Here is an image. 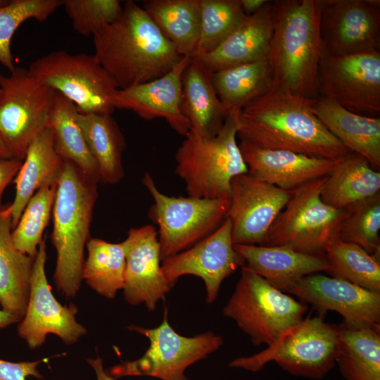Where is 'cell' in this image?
<instances>
[{
    "label": "cell",
    "mask_w": 380,
    "mask_h": 380,
    "mask_svg": "<svg viewBox=\"0 0 380 380\" xmlns=\"http://www.w3.org/2000/svg\"><path fill=\"white\" fill-rule=\"evenodd\" d=\"M316 99L272 89L241 110L237 136L262 148L339 159L350 151L311 111Z\"/></svg>",
    "instance_id": "1"
},
{
    "label": "cell",
    "mask_w": 380,
    "mask_h": 380,
    "mask_svg": "<svg viewBox=\"0 0 380 380\" xmlns=\"http://www.w3.org/2000/svg\"><path fill=\"white\" fill-rule=\"evenodd\" d=\"M92 37L94 56L119 89L164 75L183 57L133 1H126L120 16Z\"/></svg>",
    "instance_id": "2"
},
{
    "label": "cell",
    "mask_w": 380,
    "mask_h": 380,
    "mask_svg": "<svg viewBox=\"0 0 380 380\" xmlns=\"http://www.w3.org/2000/svg\"><path fill=\"white\" fill-rule=\"evenodd\" d=\"M273 32L268 58L272 89L317 99V74L324 51L319 0L272 1Z\"/></svg>",
    "instance_id": "3"
},
{
    "label": "cell",
    "mask_w": 380,
    "mask_h": 380,
    "mask_svg": "<svg viewBox=\"0 0 380 380\" xmlns=\"http://www.w3.org/2000/svg\"><path fill=\"white\" fill-rule=\"evenodd\" d=\"M97 182L65 160L53 206L51 242L57 258L53 280L66 298L77 293L82 279L84 248L89 238Z\"/></svg>",
    "instance_id": "4"
},
{
    "label": "cell",
    "mask_w": 380,
    "mask_h": 380,
    "mask_svg": "<svg viewBox=\"0 0 380 380\" xmlns=\"http://www.w3.org/2000/svg\"><path fill=\"white\" fill-rule=\"evenodd\" d=\"M239 113L229 114L212 137L190 130L177 148L175 173L185 182L188 196L229 199L233 178L248 173L236 142Z\"/></svg>",
    "instance_id": "5"
},
{
    "label": "cell",
    "mask_w": 380,
    "mask_h": 380,
    "mask_svg": "<svg viewBox=\"0 0 380 380\" xmlns=\"http://www.w3.org/2000/svg\"><path fill=\"white\" fill-rule=\"evenodd\" d=\"M338 347L337 325L319 315L303 318L265 350L236 358L229 366L256 372L274 362L292 375L320 379L336 365Z\"/></svg>",
    "instance_id": "6"
},
{
    "label": "cell",
    "mask_w": 380,
    "mask_h": 380,
    "mask_svg": "<svg viewBox=\"0 0 380 380\" xmlns=\"http://www.w3.org/2000/svg\"><path fill=\"white\" fill-rule=\"evenodd\" d=\"M241 269L223 315L233 319L253 345L270 346L303 319L308 307L246 265Z\"/></svg>",
    "instance_id": "7"
},
{
    "label": "cell",
    "mask_w": 380,
    "mask_h": 380,
    "mask_svg": "<svg viewBox=\"0 0 380 380\" xmlns=\"http://www.w3.org/2000/svg\"><path fill=\"white\" fill-rule=\"evenodd\" d=\"M322 177L293 190L284 209L271 226L263 246H284L296 251L324 255L338 239L346 210L334 208L321 199Z\"/></svg>",
    "instance_id": "8"
},
{
    "label": "cell",
    "mask_w": 380,
    "mask_h": 380,
    "mask_svg": "<svg viewBox=\"0 0 380 380\" xmlns=\"http://www.w3.org/2000/svg\"><path fill=\"white\" fill-rule=\"evenodd\" d=\"M128 329L146 336L149 346L139 359L122 362L106 370L115 379L146 376L160 380H189L185 374L186 369L217 350L224 343L223 338L212 331L191 337L179 334L169 323L167 308L158 327L148 329L130 325Z\"/></svg>",
    "instance_id": "9"
},
{
    "label": "cell",
    "mask_w": 380,
    "mask_h": 380,
    "mask_svg": "<svg viewBox=\"0 0 380 380\" xmlns=\"http://www.w3.org/2000/svg\"><path fill=\"white\" fill-rule=\"evenodd\" d=\"M39 81L72 101L82 113L112 114L118 87L94 54L60 50L28 68Z\"/></svg>",
    "instance_id": "10"
},
{
    "label": "cell",
    "mask_w": 380,
    "mask_h": 380,
    "mask_svg": "<svg viewBox=\"0 0 380 380\" xmlns=\"http://www.w3.org/2000/svg\"><path fill=\"white\" fill-rule=\"evenodd\" d=\"M142 182L154 201L149 217L158 227L162 260L203 240L226 218L229 198L168 196L158 190L148 172Z\"/></svg>",
    "instance_id": "11"
},
{
    "label": "cell",
    "mask_w": 380,
    "mask_h": 380,
    "mask_svg": "<svg viewBox=\"0 0 380 380\" xmlns=\"http://www.w3.org/2000/svg\"><path fill=\"white\" fill-rule=\"evenodd\" d=\"M0 134L14 158L23 160L28 146L47 126L55 91L28 69L0 74Z\"/></svg>",
    "instance_id": "12"
},
{
    "label": "cell",
    "mask_w": 380,
    "mask_h": 380,
    "mask_svg": "<svg viewBox=\"0 0 380 380\" xmlns=\"http://www.w3.org/2000/svg\"><path fill=\"white\" fill-rule=\"evenodd\" d=\"M318 97L355 113H380V50L338 54L324 49L317 74Z\"/></svg>",
    "instance_id": "13"
},
{
    "label": "cell",
    "mask_w": 380,
    "mask_h": 380,
    "mask_svg": "<svg viewBox=\"0 0 380 380\" xmlns=\"http://www.w3.org/2000/svg\"><path fill=\"white\" fill-rule=\"evenodd\" d=\"M46 259L44 238L34 259L26 312L18 327L19 336L31 349L41 346L49 334L68 345L75 343L87 334L76 319L77 307L63 305L53 295L45 273Z\"/></svg>",
    "instance_id": "14"
},
{
    "label": "cell",
    "mask_w": 380,
    "mask_h": 380,
    "mask_svg": "<svg viewBox=\"0 0 380 380\" xmlns=\"http://www.w3.org/2000/svg\"><path fill=\"white\" fill-rule=\"evenodd\" d=\"M232 224L225 218L209 236L191 248L169 256L161 261L165 277L170 287L184 275H194L203 279L206 303H213L222 281L238 268L246 265L243 258L234 249Z\"/></svg>",
    "instance_id": "15"
},
{
    "label": "cell",
    "mask_w": 380,
    "mask_h": 380,
    "mask_svg": "<svg viewBox=\"0 0 380 380\" xmlns=\"http://www.w3.org/2000/svg\"><path fill=\"white\" fill-rule=\"evenodd\" d=\"M292 193L248 173L233 178L226 218L232 224L234 244L264 245L271 226Z\"/></svg>",
    "instance_id": "16"
},
{
    "label": "cell",
    "mask_w": 380,
    "mask_h": 380,
    "mask_svg": "<svg viewBox=\"0 0 380 380\" xmlns=\"http://www.w3.org/2000/svg\"><path fill=\"white\" fill-rule=\"evenodd\" d=\"M324 49L338 54L380 50L379 0H319Z\"/></svg>",
    "instance_id": "17"
},
{
    "label": "cell",
    "mask_w": 380,
    "mask_h": 380,
    "mask_svg": "<svg viewBox=\"0 0 380 380\" xmlns=\"http://www.w3.org/2000/svg\"><path fill=\"white\" fill-rule=\"evenodd\" d=\"M281 291L310 303L322 314L328 310L337 312L347 327H380V293L315 273L300 278Z\"/></svg>",
    "instance_id": "18"
},
{
    "label": "cell",
    "mask_w": 380,
    "mask_h": 380,
    "mask_svg": "<svg viewBox=\"0 0 380 380\" xmlns=\"http://www.w3.org/2000/svg\"><path fill=\"white\" fill-rule=\"evenodd\" d=\"M122 243L126 258L125 299L132 305L143 303L149 311L155 310L171 289L161 267L158 231L151 224L132 228Z\"/></svg>",
    "instance_id": "19"
},
{
    "label": "cell",
    "mask_w": 380,
    "mask_h": 380,
    "mask_svg": "<svg viewBox=\"0 0 380 380\" xmlns=\"http://www.w3.org/2000/svg\"><path fill=\"white\" fill-rule=\"evenodd\" d=\"M190 60L191 57L183 56L164 75L118 89L114 99L115 108L131 110L144 120L163 118L177 133L186 137L191 125L180 108L182 78Z\"/></svg>",
    "instance_id": "20"
},
{
    "label": "cell",
    "mask_w": 380,
    "mask_h": 380,
    "mask_svg": "<svg viewBox=\"0 0 380 380\" xmlns=\"http://www.w3.org/2000/svg\"><path fill=\"white\" fill-rule=\"evenodd\" d=\"M239 146L249 175L287 191L327 176L338 160L262 148L244 141Z\"/></svg>",
    "instance_id": "21"
},
{
    "label": "cell",
    "mask_w": 380,
    "mask_h": 380,
    "mask_svg": "<svg viewBox=\"0 0 380 380\" xmlns=\"http://www.w3.org/2000/svg\"><path fill=\"white\" fill-rule=\"evenodd\" d=\"M273 32L272 1L247 15L213 51L191 57L210 72L268 57Z\"/></svg>",
    "instance_id": "22"
},
{
    "label": "cell",
    "mask_w": 380,
    "mask_h": 380,
    "mask_svg": "<svg viewBox=\"0 0 380 380\" xmlns=\"http://www.w3.org/2000/svg\"><path fill=\"white\" fill-rule=\"evenodd\" d=\"M312 113L350 152L380 168V118L360 115L336 102L318 97L311 106Z\"/></svg>",
    "instance_id": "23"
},
{
    "label": "cell",
    "mask_w": 380,
    "mask_h": 380,
    "mask_svg": "<svg viewBox=\"0 0 380 380\" xmlns=\"http://www.w3.org/2000/svg\"><path fill=\"white\" fill-rule=\"evenodd\" d=\"M246 266L279 290L300 278L327 272L324 255L303 253L284 246L234 244Z\"/></svg>",
    "instance_id": "24"
},
{
    "label": "cell",
    "mask_w": 380,
    "mask_h": 380,
    "mask_svg": "<svg viewBox=\"0 0 380 380\" xmlns=\"http://www.w3.org/2000/svg\"><path fill=\"white\" fill-rule=\"evenodd\" d=\"M10 205L0 209V305L17 322L25 314L34 259L18 251L11 238Z\"/></svg>",
    "instance_id": "25"
},
{
    "label": "cell",
    "mask_w": 380,
    "mask_h": 380,
    "mask_svg": "<svg viewBox=\"0 0 380 380\" xmlns=\"http://www.w3.org/2000/svg\"><path fill=\"white\" fill-rule=\"evenodd\" d=\"M57 152L51 129L46 127L31 141L15 177V195L10 204L12 229L30 198L45 185L57 184L64 164Z\"/></svg>",
    "instance_id": "26"
},
{
    "label": "cell",
    "mask_w": 380,
    "mask_h": 380,
    "mask_svg": "<svg viewBox=\"0 0 380 380\" xmlns=\"http://www.w3.org/2000/svg\"><path fill=\"white\" fill-rule=\"evenodd\" d=\"M211 74L191 58L182 78L181 111L190 122V130L205 138L215 136L228 115L214 89Z\"/></svg>",
    "instance_id": "27"
},
{
    "label": "cell",
    "mask_w": 380,
    "mask_h": 380,
    "mask_svg": "<svg viewBox=\"0 0 380 380\" xmlns=\"http://www.w3.org/2000/svg\"><path fill=\"white\" fill-rule=\"evenodd\" d=\"M379 192V171L363 156L350 152L327 175L320 196L324 203L343 209Z\"/></svg>",
    "instance_id": "28"
},
{
    "label": "cell",
    "mask_w": 380,
    "mask_h": 380,
    "mask_svg": "<svg viewBox=\"0 0 380 380\" xmlns=\"http://www.w3.org/2000/svg\"><path fill=\"white\" fill-rule=\"evenodd\" d=\"M211 80L229 115L241 111L252 101L270 92L273 86V72L267 57L213 72Z\"/></svg>",
    "instance_id": "29"
},
{
    "label": "cell",
    "mask_w": 380,
    "mask_h": 380,
    "mask_svg": "<svg viewBox=\"0 0 380 380\" xmlns=\"http://www.w3.org/2000/svg\"><path fill=\"white\" fill-rule=\"evenodd\" d=\"M77 120L97 164L100 182L118 184L124 177L122 156L126 141L116 121L110 114L82 113Z\"/></svg>",
    "instance_id": "30"
},
{
    "label": "cell",
    "mask_w": 380,
    "mask_h": 380,
    "mask_svg": "<svg viewBox=\"0 0 380 380\" xmlns=\"http://www.w3.org/2000/svg\"><path fill=\"white\" fill-rule=\"evenodd\" d=\"M142 7L179 56L194 55L201 32L200 0H149Z\"/></svg>",
    "instance_id": "31"
},
{
    "label": "cell",
    "mask_w": 380,
    "mask_h": 380,
    "mask_svg": "<svg viewBox=\"0 0 380 380\" xmlns=\"http://www.w3.org/2000/svg\"><path fill=\"white\" fill-rule=\"evenodd\" d=\"M336 358L346 380H380V327L352 328L337 325Z\"/></svg>",
    "instance_id": "32"
},
{
    "label": "cell",
    "mask_w": 380,
    "mask_h": 380,
    "mask_svg": "<svg viewBox=\"0 0 380 380\" xmlns=\"http://www.w3.org/2000/svg\"><path fill=\"white\" fill-rule=\"evenodd\" d=\"M78 113L72 101L55 91L46 127L51 129L55 148L63 159L72 163L98 183L100 182L99 168L77 123Z\"/></svg>",
    "instance_id": "33"
},
{
    "label": "cell",
    "mask_w": 380,
    "mask_h": 380,
    "mask_svg": "<svg viewBox=\"0 0 380 380\" xmlns=\"http://www.w3.org/2000/svg\"><path fill=\"white\" fill-rule=\"evenodd\" d=\"M82 279L98 294L113 299L123 289L126 258L122 242L114 243L90 239L87 243Z\"/></svg>",
    "instance_id": "34"
},
{
    "label": "cell",
    "mask_w": 380,
    "mask_h": 380,
    "mask_svg": "<svg viewBox=\"0 0 380 380\" xmlns=\"http://www.w3.org/2000/svg\"><path fill=\"white\" fill-rule=\"evenodd\" d=\"M324 256L333 277L341 279L370 291L380 293V262L358 246L336 240Z\"/></svg>",
    "instance_id": "35"
},
{
    "label": "cell",
    "mask_w": 380,
    "mask_h": 380,
    "mask_svg": "<svg viewBox=\"0 0 380 380\" xmlns=\"http://www.w3.org/2000/svg\"><path fill=\"white\" fill-rule=\"evenodd\" d=\"M57 184L45 185L30 198L20 220L12 229L14 247L34 258L42 241L43 232L49 224L53 210Z\"/></svg>",
    "instance_id": "36"
},
{
    "label": "cell",
    "mask_w": 380,
    "mask_h": 380,
    "mask_svg": "<svg viewBox=\"0 0 380 380\" xmlns=\"http://www.w3.org/2000/svg\"><path fill=\"white\" fill-rule=\"evenodd\" d=\"M201 32L194 55L219 46L245 20L239 0H200Z\"/></svg>",
    "instance_id": "37"
},
{
    "label": "cell",
    "mask_w": 380,
    "mask_h": 380,
    "mask_svg": "<svg viewBox=\"0 0 380 380\" xmlns=\"http://www.w3.org/2000/svg\"><path fill=\"white\" fill-rule=\"evenodd\" d=\"M338 239L380 258V192L345 208Z\"/></svg>",
    "instance_id": "38"
},
{
    "label": "cell",
    "mask_w": 380,
    "mask_h": 380,
    "mask_svg": "<svg viewBox=\"0 0 380 380\" xmlns=\"http://www.w3.org/2000/svg\"><path fill=\"white\" fill-rule=\"evenodd\" d=\"M61 0H13L0 8V63L10 72L15 68L11 51L18 27L29 19L45 21L59 7Z\"/></svg>",
    "instance_id": "39"
},
{
    "label": "cell",
    "mask_w": 380,
    "mask_h": 380,
    "mask_svg": "<svg viewBox=\"0 0 380 380\" xmlns=\"http://www.w3.org/2000/svg\"><path fill=\"white\" fill-rule=\"evenodd\" d=\"M63 6L73 29L85 37L117 20L123 10L118 0H65Z\"/></svg>",
    "instance_id": "40"
},
{
    "label": "cell",
    "mask_w": 380,
    "mask_h": 380,
    "mask_svg": "<svg viewBox=\"0 0 380 380\" xmlns=\"http://www.w3.org/2000/svg\"><path fill=\"white\" fill-rule=\"evenodd\" d=\"M44 360L12 362L0 359V380H26L32 376L42 379V375L37 369Z\"/></svg>",
    "instance_id": "41"
},
{
    "label": "cell",
    "mask_w": 380,
    "mask_h": 380,
    "mask_svg": "<svg viewBox=\"0 0 380 380\" xmlns=\"http://www.w3.org/2000/svg\"><path fill=\"white\" fill-rule=\"evenodd\" d=\"M22 160L16 158L0 160V209L4 191L12 179L16 176L21 165Z\"/></svg>",
    "instance_id": "42"
},
{
    "label": "cell",
    "mask_w": 380,
    "mask_h": 380,
    "mask_svg": "<svg viewBox=\"0 0 380 380\" xmlns=\"http://www.w3.org/2000/svg\"><path fill=\"white\" fill-rule=\"evenodd\" d=\"M87 362L94 371L96 380H116L104 369L103 360L100 356L97 355L95 358H88Z\"/></svg>",
    "instance_id": "43"
},
{
    "label": "cell",
    "mask_w": 380,
    "mask_h": 380,
    "mask_svg": "<svg viewBox=\"0 0 380 380\" xmlns=\"http://www.w3.org/2000/svg\"><path fill=\"white\" fill-rule=\"evenodd\" d=\"M239 1L244 13L249 15L260 10L268 0H239Z\"/></svg>",
    "instance_id": "44"
},
{
    "label": "cell",
    "mask_w": 380,
    "mask_h": 380,
    "mask_svg": "<svg viewBox=\"0 0 380 380\" xmlns=\"http://www.w3.org/2000/svg\"><path fill=\"white\" fill-rule=\"evenodd\" d=\"M15 322L16 320L11 315L0 310V329L6 328Z\"/></svg>",
    "instance_id": "45"
},
{
    "label": "cell",
    "mask_w": 380,
    "mask_h": 380,
    "mask_svg": "<svg viewBox=\"0 0 380 380\" xmlns=\"http://www.w3.org/2000/svg\"><path fill=\"white\" fill-rule=\"evenodd\" d=\"M11 158H14L0 134V160Z\"/></svg>",
    "instance_id": "46"
},
{
    "label": "cell",
    "mask_w": 380,
    "mask_h": 380,
    "mask_svg": "<svg viewBox=\"0 0 380 380\" xmlns=\"http://www.w3.org/2000/svg\"><path fill=\"white\" fill-rule=\"evenodd\" d=\"M8 2L9 1L0 0V8L6 6Z\"/></svg>",
    "instance_id": "47"
},
{
    "label": "cell",
    "mask_w": 380,
    "mask_h": 380,
    "mask_svg": "<svg viewBox=\"0 0 380 380\" xmlns=\"http://www.w3.org/2000/svg\"><path fill=\"white\" fill-rule=\"evenodd\" d=\"M1 88H0V96H1Z\"/></svg>",
    "instance_id": "48"
}]
</instances>
